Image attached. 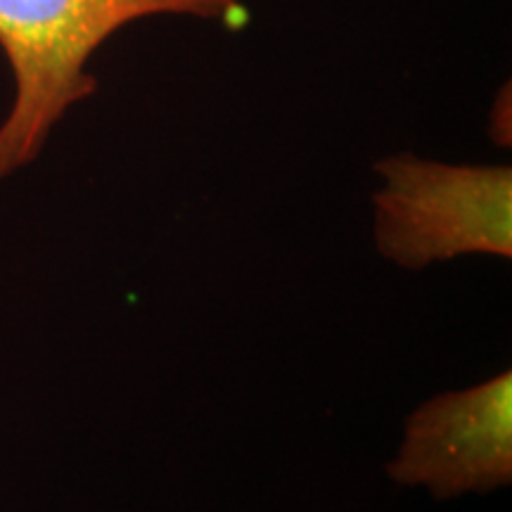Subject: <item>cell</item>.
<instances>
[{"mask_svg": "<svg viewBox=\"0 0 512 512\" xmlns=\"http://www.w3.org/2000/svg\"><path fill=\"white\" fill-rule=\"evenodd\" d=\"M181 15L235 24L242 0H0V50L15 102L0 126V181L34 162L50 131L98 88L88 62L128 24Z\"/></svg>", "mask_w": 512, "mask_h": 512, "instance_id": "obj_1", "label": "cell"}, {"mask_svg": "<svg viewBox=\"0 0 512 512\" xmlns=\"http://www.w3.org/2000/svg\"><path fill=\"white\" fill-rule=\"evenodd\" d=\"M375 245L392 264L420 271L463 254L512 256V169L446 164L411 152L375 164Z\"/></svg>", "mask_w": 512, "mask_h": 512, "instance_id": "obj_2", "label": "cell"}, {"mask_svg": "<svg viewBox=\"0 0 512 512\" xmlns=\"http://www.w3.org/2000/svg\"><path fill=\"white\" fill-rule=\"evenodd\" d=\"M387 475L434 498L486 494L512 482V373L439 394L406 418Z\"/></svg>", "mask_w": 512, "mask_h": 512, "instance_id": "obj_3", "label": "cell"}]
</instances>
